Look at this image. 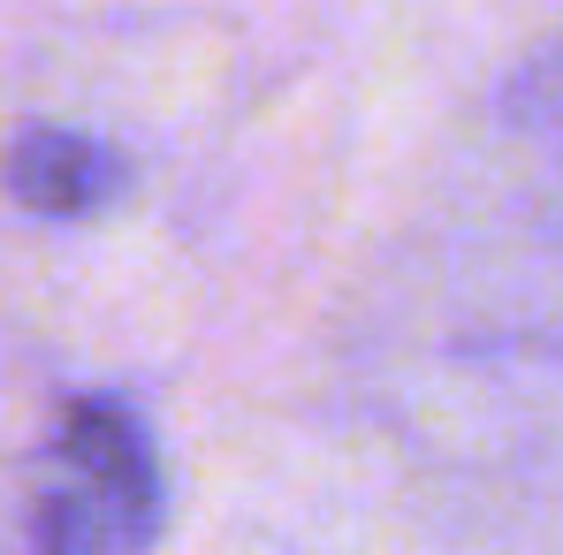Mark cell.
<instances>
[{"label":"cell","instance_id":"cell-2","mask_svg":"<svg viewBox=\"0 0 563 555\" xmlns=\"http://www.w3.org/2000/svg\"><path fill=\"white\" fill-rule=\"evenodd\" d=\"M130 184H137L130 153L99 130H77V122H23L0 145L8 206H23L38 221H92L107 206H122Z\"/></svg>","mask_w":563,"mask_h":555},{"label":"cell","instance_id":"cell-1","mask_svg":"<svg viewBox=\"0 0 563 555\" xmlns=\"http://www.w3.org/2000/svg\"><path fill=\"white\" fill-rule=\"evenodd\" d=\"M168 471L122 396H62L15 479V555H153Z\"/></svg>","mask_w":563,"mask_h":555}]
</instances>
